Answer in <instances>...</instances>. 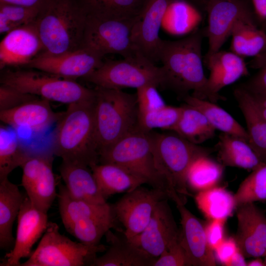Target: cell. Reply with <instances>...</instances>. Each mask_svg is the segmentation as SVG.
Instances as JSON below:
<instances>
[{"label":"cell","instance_id":"obj_38","mask_svg":"<svg viewBox=\"0 0 266 266\" xmlns=\"http://www.w3.org/2000/svg\"><path fill=\"white\" fill-rule=\"evenodd\" d=\"M235 208L255 201H266V165L252 170L234 195Z\"/></svg>","mask_w":266,"mask_h":266},{"label":"cell","instance_id":"obj_46","mask_svg":"<svg viewBox=\"0 0 266 266\" xmlns=\"http://www.w3.org/2000/svg\"><path fill=\"white\" fill-rule=\"evenodd\" d=\"M256 23L266 32V0H251Z\"/></svg>","mask_w":266,"mask_h":266},{"label":"cell","instance_id":"obj_30","mask_svg":"<svg viewBox=\"0 0 266 266\" xmlns=\"http://www.w3.org/2000/svg\"><path fill=\"white\" fill-rule=\"evenodd\" d=\"M231 36V51L243 58L255 57L266 52V32L258 27L254 19L237 21Z\"/></svg>","mask_w":266,"mask_h":266},{"label":"cell","instance_id":"obj_11","mask_svg":"<svg viewBox=\"0 0 266 266\" xmlns=\"http://www.w3.org/2000/svg\"><path fill=\"white\" fill-rule=\"evenodd\" d=\"M136 17L103 18L87 15L82 47L89 48L102 57L110 54H118L124 58L138 55L140 53L133 39Z\"/></svg>","mask_w":266,"mask_h":266},{"label":"cell","instance_id":"obj_48","mask_svg":"<svg viewBox=\"0 0 266 266\" xmlns=\"http://www.w3.org/2000/svg\"><path fill=\"white\" fill-rule=\"evenodd\" d=\"M46 0H0L1 2L28 7H40Z\"/></svg>","mask_w":266,"mask_h":266},{"label":"cell","instance_id":"obj_15","mask_svg":"<svg viewBox=\"0 0 266 266\" xmlns=\"http://www.w3.org/2000/svg\"><path fill=\"white\" fill-rule=\"evenodd\" d=\"M167 198L156 206L147 226L129 239L151 257L157 259L179 239L178 229Z\"/></svg>","mask_w":266,"mask_h":266},{"label":"cell","instance_id":"obj_21","mask_svg":"<svg viewBox=\"0 0 266 266\" xmlns=\"http://www.w3.org/2000/svg\"><path fill=\"white\" fill-rule=\"evenodd\" d=\"M176 203L181 218V230L179 240L193 266H215L216 258L209 246L205 228L201 222L185 206Z\"/></svg>","mask_w":266,"mask_h":266},{"label":"cell","instance_id":"obj_35","mask_svg":"<svg viewBox=\"0 0 266 266\" xmlns=\"http://www.w3.org/2000/svg\"><path fill=\"white\" fill-rule=\"evenodd\" d=\"M222 164L202 156L196 159L190 166L187 174V184L199 192L215 187L223 172Z\"/></svg>","mask_w":266,"mask_h":266},{"label":"cell","instance_id":"obj_23","mask_svg":"<svg viewBox=\"0 0 266 266\" xmlns=\"http://www.w3.org/2000/svg\"><path fill=\"white\" fill-rule=\"evenodd\" d=\"M50 101L38 98L17 107L0 111V119L13 128H27L33 132H41L57 123L64 112H56Z\"/></svg>","mask_w":266,"mask_h":266},{"label":"cell","instance_id":"obj_52","mask_svg":"<svg viewBox=\"0 0 266 266\" xmlns=\"http://www.w3.org/2000/svg\"><path fill=\"white\" fill-rule=\"evenodd\" d=\"M264 264H265V266H266V255L265 256V260L264 261Z\"/></svg>","mask_w":266,"mask_h":266},{"label":"cell","instance_id":"obj_36","mask_svg":"<svg viewBox=\"0 0 266 266\" xmlns=\"http://www.w3.org/2000/svg\"><path fill=\"white\" fill-rule=\"evenodd\" d=\"M32 154L21 146L16 135L5 127L0 128V181L18 166H22Z\"/></svg>","mask_w":266,"mask_h":266},{"label":"cell","instance_id":"obj_18","mask_svg":"<svg viewBox=\"0 0 266 266\" xmlns=\"http://www.w3.org/2000/svg\"><path fill=\"white\" fill-rule=\"evenodd\" d=\"M47 214L35 207L28 197H25L17 217L13 249L5 255L0 266H20L21 259L31 255L33 245L47 227Z\"/></svg>","mask_w":266,"mask_h":266},{"label":"cell","instance_id":"obj_42","mask_svg":"<svg viewBox=\"0 0 266 266\" xmlns=\"http://www.w3.org/2000/svg\"><path fill=\"white\" fill-rule=\"evenodd\" d=\"M153 266H191L178 239L157 259Z\"/></svg>","mask_w":266,"mask_h":266},{"label":"cell","instance_id":"obj_16","mask_svg":"<svg viewBox=\"0 0 266 266\" xmlns=\"http://www.w3.org/2000/svg\"><path fill=\"white\" fill-rule=\"evenodd\" d=\"M102 58L94 51L82 47L59 55L43 52L27 66L74 80L78 77L84 78L93 72L101 65Z\"/></svg>","mask_w":266,"mask_h":266},{"label":"cell","instance_id":"obj_32","mask_svg":"<svg viewBox=\"0 0 266 266\" xmlns=\"http://www.w3.org/2000/svg\"><path fill=\"white\" fill-rule=\"evenodd\" d=\"M174 131L191 142L199 145L214 136L216 130L199 110L186 103Z\"/></svg>","mask_w":266,"mask_h":266},{"label":"cell","instance_id":"obj_45","mask_svg":"<svg viewBox=\"0 0 266 266\" xmlns=\"http://www.w3.org/2000/svg\"><path fill=\"white\" fill-rule=\"evenodd\" d=\"M237 250L238 247L234 238H224L214 250L215 258L222 264L227 266Z\"/></svg>","mask_w":266,"mask_h":266},{"label":"cell","instance_id":"obj_40","mask_svg":"<svg viewBox=\"0 0 266 266\" xmlns=\"http://www.w3.org/2000/svg\"><path fill=\"white\" fill-rule=\"evenodd\" d=\"M158 86L148 84L136 89L138 114L152 111L166 105L157 90Z\"/></svg>","mask_w":266,"mask_h":266},{"label":"cell","instance_id":"obj_14","mask_svg":"<svg viewBox=\"0 0 266 266\" xmlns=\"http://www.w3.org/2000/svg\"><path fill=\"white\" fill-rule=\"evenodd\" d=\"M51 154L32 155L22 166L21 184L32 203L47 213L58 193Z\"/></svg>","mask_w":266,"mask_h":266},{"label":"cell","instance_id":"obj_51","mask_svg":"<svg viewBox=\"0 0 266 266\" xmlns=\"http://www.w3.org/2000/svg\"><path fill=\"white\" fill-rule=\"evenodd\" d=\"M247 266H265L264 262L262 261L260 258H256V259L253 260L247 264Z\"/></svg>","mask_w":266,"mask_h":266},{"label":"cell","instance_id":"obj_49","mask_svg":"<svg viewBox=\"0 0 266 266\" xmlns=\"http://www.w3.org/2000/svg\"><path fill=\"white\" fill-rule=\"evenodd\" d=\"M245 257L238 248L236 253L233 256L227 266H245L247 263L245 260Z\"/></svg>","mask_w":266,"mask_h":266},{"label":"cell","instance_id":"obj_26","mask_svg":"<svg viewBox=\"0 0 266 266\" xmlns=\"http://www.w3.org/2000/svg\"><path fill=\"white\" fill-rule=\"evenodd\" d=\"M59 171L67 191L74 198L95 204L107 202L90 167L62 162Z\"/></svg>","mask_w":266,"mask_h":266},{"label":"cell","instance_id":"obj_2","mask_svg":"<svg viewBox=\"0 0 266 266\" xmlns=\"http://www.w3.org/2000/svg\"><path fill=\"white\" fill-rule=\"evenodd\" d=\"M94 101L68 104L57 122L53 138V154L62 162L90 167L99 163Z\"/></svg>","mask_w":266,"mask_h":266},{"label":"cell","instance_id":"obj_39","mask_svg":"<svg viewBox=\"0 0 266 266\" xmlns=\"http://www.w3.org/2000/svg\"><path fill=\"white\" fill-rule=\"evenodd\" d=\"M39 8L0 2V34L34 22Z\"/></svg>","mask_w":266,"mask_h":266},{"label":"cell","instance_id":"obj_3","mask_svg":"<svg viewBox=\"0 0 266 266\" xmlns=\"http://www.w3.org/2000/svg\"><path fill=\"white\" fill-rule=\"evenodd\" d=\"M87 19L79 0H46L34 21L44 52L59 55L82 48Z\"/></svg>","mask_w":266,"mask_h":266},{"label":"cell","instance_id":"obj_24","mask_svg":"<svg viewBox=\"0 0 266 266\" xmlns=\"http://www.w3.org/2000/svg\"><path fill=\"white\" fill-rule=\"evenodd\" d=\"M109 244L105 253L96 257L92 266H153V258L123 236L109 230L105 234Z\"/></svg>","mask_w":266,"mask_h":266},{"label":"cell","instance_id":"obj_47","mask_svg":"<svg viewBox=\"0 0 266 266\" xmlns=\"http://www.w3.org/2000/svg\"><path fill=\"white\" fill-rule=\"evenodd\" d=\"M245 88L249 91L258 109L266 119V94L252 91Z\"/></svg>","mask_w":266,"mask_h":266},{"label":"cell","instance_id":"obj_22","mask_svg":"<svg viewBox=\"0 0 266 266\" xmlns=\"http://www.w3.org/2000/svg\"><path fill=\"white\" fill-rule=\"evenodd\" d=\"M204 61L210 71L206 84L209 100L214 102L224 99L219 94L222 88L249 73L243 58L232 51L206 54Z\"/></svg>","mask_w":266,"mask_h":266},{"label":"cell","instance_id":"obj_20","mask_svg":"<svg viewBox=\"0 0 266 266\" xmlns=\"http://www.w3.org/2000/svg\"><path fill=\"white\" fill-rule=\"evenodd\" d=\"M237 230L235 240L245 258L266 255V217L254 204L237 207Z\"/></svg>","mask_w":266,"mask_h":266},{"label":"cell","instance_id":"obj_33","mask_svg":"<svg viewBox=\"0 0 266 266\" xmlns=\"http://www.w3.org/2000/svg\"><path fill=\"white\" fill-rule=\"evenodd\" d=\"M88 15L103 18H134L146 0H79Z\"/></svg>","mask_w":266,"mask_h":266},{"label":"cell","instance_id":"obj_8","mask_svg":"<svg viewBox=\"0 0 266 266\" xmlns=\"http://www.w3.org/2000/svg\"><path fill=\"white\" fill-rule=\"evenodd\" d=\"M105 247L73 241L60 233L58 224L50 222L36 249L20 266H92L97 253Z\"/></svg>","mask_w":266,"mask_h":266},{"label":"cell","instance_id":"obj_41","mask_svg":"<svg viewBox=\"0 0 266 266\" xmlns=\"http://www.w3.org/2000/svg\"><path fill=\"white\" fill-rule=\"evenodd\" d=\"M38 98V96L22 92L7 85L0 84V111L17 107Z\"/></svg>","mask_w":266,"mask_h":266},{"label":"cell","instance_id":"obj_13","mask_svg":"<svg viewBox=\"0 0 266 266\" xmlns=\"http://www.w3.org/2000/svg\"><path fill=\"white\" fill-rule=\"evenodd\" d=\"M204 10L208 15V25L204 29L208 41V54L220 50L231 36L237 21L255 19L253 9L247 0H212Z\"/></svg>","mask_w":266,"mask_h":266},{"label":"cell","instance_id":"obj_43","mask_svg":"<svg viewBox=\"0 0 266 266\" xmlns=\"http://www.w3.org/2000/svg\"><path fill=\"white\" fill-rule=\"evenodd\" d=\"M250 66L258 71L242 85L250 91L266 94V52L254 57L250 62Z\"/></svg>","mask_w":266,"mask_h":266},{"label":"cell","instance_id":"obj_25","mask_svg":"<svg viewBox=\"0 0 266 266\" xmlns=\"http://www.w3.org/2000/svg\"><path fill=\"white\" fill-rule=\"evenodd\" d=\"M233 95L245 120L248 142L261 162L266 165V119L242 85L234 90Z\"/></svg>","mask_w":266,"mask_h":266},{"label":"cell","instance_id":"obj_44","mask_svg":"<svg viewBox=\"0 0 266 266\" xmlns=\"http://www.w3.org/2000/svg\"><path fill=\"white\" fill-rule=\"evenodd\" d=\"M226 220H211L205 227V234L209 246L214 250L224 239V224Z\"/></svg>","mask_w":266,"mask_h":266},{"label":"cell","instance_id":"obj_1","mask_svg":"<svg viewBox=\"0 0 266 266\" xmlns=\"http://www.w3.org/2000/svg\"><path fill=\"white\" fill-rule=\"evenodd\" d=\"M204 35V30L200 29L180 40H162L159 54L162 64L161 86L183 97L193 91L192 96L209 100L201 54Z\"/></svg>","mask_w":266,"mask_h":266},{"label":"cell","instance_id":"obj_31","mask_svg":"<svg viewBox=\"0 0 266 266\" xmlns=\"http://www.w3.org/2000/svg\"><path fill=\"white\" fill-rule=\"evenodd\" d=\"M185 103L202 112L216 130L248 140L247 131L233 116L214 102L189 94L183 97Z\"/></svg>","mask_w":266,"mask_h":266},{"label":"cell","instance_id":"obj_5","mask_svg":"<svg viewBox=\"0 0 266 266\" xmlns=\"http://www.w3.org/2000/svg\"><path fill=\"white\" fill-rule=\"evenodd\" d=\"M99 163L125 168L144 179L152 188L165 192L173 201L180 198L172 191L156 167L150 132L136 130L100 151Z\"/></svg>","mask_w":266,"mask_h":266},{"label":"cell","instance_id":"obj_37","mask_svg":"<svg viewBox=\"0 0 266 266\" xmlns=\"http://www.w3.org/2000/svg\"><path fill=\"white\" fill-rule=\"evenodd\" d=\"M182 106L166 104L159 108L138 114V128L149 133L154 129L174 131L180 118Z\"/></svg>","mask_w":266,"mask_h":266},{"label":"cell","instance_id":"obj_19","mask_svg":"<svg viewBox=\"0 0 266 266\" xmlns=\"http://www.w3.org/2000/svg\"><path fill=\"white\" fill-rule=\"evenodd\" d=\"M44 47L35 22L24 25L5 34L0 43V68L28 66Z\"/></svg>","mask_w":266,"mask_h":266},{"label":"cell","instance_id":"obj_17","mask_svg":"<svg viewBox=\"0 0 266 266\" xmlns=\"http://www.w3.org/2000/svg\"><path fill=\"white\" fill-rule=\"evenodd\" d=\"M175 0H146L133 30V41L138 51L151 62L159 61L162 40L160 28L171 3Z\"/></svg>","mask_w":266,"mask_h":266},{"label":"cell","instance_id":"obj_10","mask_svg":"<svg viewBox=\"0 0 266 266\" xmlns=\"http://www.w3.org/2000/svg\"><path fill=\"white\" fill-rule=\"evenodd\" d=\"M84 78L96 87L116 89H137L148 84L158 87L163 82L161 66H157L141 54L122 60L103 61Z\"/></svg>","mask_w":266,"mask_h":266},{"label":"cell","instance_id":"obj_27","mask_svg":"<svg viewBox=\"0 0 266 266\" xmlns=\"http://www.w3.org/2000/svg\"><path fill=\"white\" fill-rule=\"evenodd\" d=\"M25 197L18 186L8 178L0 181V247L8 250L13 247V223L18 217Z\"/></svg>","mask_w":266,"mask_h":266},{"label":"cell","instance_id":"obj_9","mask_svg":"<svg viewBox=\"0 0 266 266\" xmlns=\"http://www.w3.org/2000/svg\"><path fill=\"white\" fill-rule=\"evenodd\" d=\"M66 231L87 245L97 246L111 229L120 232L113 204H95L71 198L64 208Z\"/></svg>","mask_w":266,"mask_h":266},{"label":"cell","instance_id":"obj_4","mask_svg":"<svg viewBox=\"0 0 266 266\" xmlns=\"http://www.w3.org/2000/svg\"><path fill=\"white\" fill-rule=\"evenodd\" d=\"M95 131L99 152L138 130L136 95L96 87Z\"/></svg>","mask_w":266,"mask_h":266},{"label":"cell","instance_id":"obj_34","mask_svg":"<svg viewBox=\"0 0 266 266\" xmlns=\"http://www.w3.org/2000/svg\"><path fill=\"white\" fill-rule=\"evenodd\" d=\"M195 200L200 210L211 220H226L235 209L234 195L222 187L215 186L200 191Z\"/></svg>","mask_w":266,"mask_h":266},{"label":"cell","instance_id":"obj_28","mask_svg":"<svg viewBox=\"0 0 266 266\" xmlns=\"http://www.w3.org/2000/svg\"><path fill=\"white\" fill-rule=\"evenodd\" d=\"M102 196L127 193L146 184L142 178L125 168L111 164H97L90 167Z\"/></svg>","mask_w":266,"mask_h":266},{"label":"cell","instance_id":"obj_29","mask_svg":"<svg viewBox=\"0 0 266 266\" xmlns=\"http://www.w3.org/2000/svg\"><path fill=\"white\" fill-rule=\"evenodd\" d=\"M216 149L219 160L223 166L254 170L265 165L248 142L235 135L222 133Z\"/></svg>","mask_w":266,"mask_h":266},{"label":"cell","instance_id":"obj_12","mask_svg":"<svg viewBox=\"0 0 266 266\" xmlns=\"http://www.w3.org/2000/svg\"><path fill=\"white\" fill-rule=\"evenodd\" d=\"M166 198L168 196L163 190L141 186L126 193L113 204L117 220L125 228V235L130 239L141 233L158 203Z\"/></svg>","mask_w":266,"mask_h":266},{"label":"cell","instance_id":"obj_7","mask_svg":"<svg viewBox=\"0 0 266 266\" xmlns=\"http://www.w3.org/2000/svg\"><path fill=\"white\" fill-rule=\"evenodd\" d=\"M0 82L49 101L67 104L92 101L96 97L95 89L86 88L73 79L38 70H7L1 74Z\"/></svg>","mask_w":266,"mask_h":266},{"label":"cell","instance_id":"obj_50","mask_svg":"<svg viewBox=\"0 0 266 266\" xmlns=\"http://www.w3.org/2000/svg\"><path fill=\"white\" fill-rule=\"evenodd\" d=\"M189 0L190 2H191L193 4L204 9L205 7V6L208 3V2L212 0Z\"/></svg>","mask_w":266,"mask_h":266},{"label":"cell","instance_id":"obj_6","mask_svg":"<svg viewBox=\"0 0 266 266\" xmlns=\"http://www.w3.org/2000/svg\"><path fill=\"white\" fill-rule=\"evenodd\" d=\"M150 135L156 167L167 181L172 191L185 201L188 195V170L192 163L202 156L209 155L212 150L193 143L171 131L152 133Z\"/></svg>","mask_w":266,"mask_h":266}]
</instances>
